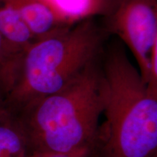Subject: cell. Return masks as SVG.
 <instances>
[{"label":"cell","mask_w":157,"mask_h":157,"mask_svg":"<svg viewBox=\"0 0 157 157\" xmlns=\"http://www.w3.org/2000/svg\"><path fill=\"white\" fill-rule=\"evenodd\" d=\"M106 84L103 113L90 157L157 154V94L151 93L119 39L101 56Z\"/></svg>","instance_id":"obj_1"},{"label":"cell","mask_w":157,"mask_h":157,"mask_svg":"<svg viewBox=\"0 0 157 157\" xmlns=\"http://www.w3.org/2000/svg\"><path fill=\"white\" fill-rule=\"evenodd\" d=\"M101 56L62 89L17 113L30 154L70 152L93 146L106 100Z\"/></svg>","instance_id":"obj_2"},{"label":"cell","mask_w":157,"mask_h":157,"mask_svg":"<svg viewBox=\"0 0 157 157\" xmlns=\"http://www.w3.org/2000/svg\"><path fill=\"white\" fill-rule=\"evenodd\" d=\"M106 34L95 19L89 18L34 41L17 63L5 109L17 114L62 89L101 56Z\"/></svg>","instance_id":"obj_3"},{"label":"cell","mask_w":157,"mask_h":157,"mask_svg":"<svg viewBox=\"0 0 157 157\" xmlns=\"http://www.w3.org/2000/svg\"><path fill=\"white\" fill-rule=\"evenodd\" d=\"M106 17V32L129 49L148 84L152 50L157 45V0H112Z\"/></svg>","instance_id":"obj_4"},{"label":"cell","mask_w":157,"mask_h":157,"mask_svg":"<svg viewBox=\"0 0 157 157\" xmlns=\"http://www.w3.org/2000/svg\"><path fill=\"white\" fill-rule=\"evenodd\" d=\"M36 40L68 25L48 0H10Z\"/></svg>","instance_id":"obj_5"},{"label":"cell","mask_w":157,"mask_h":157,"mask_svg":"<svg viewBox=\"0 0 157 157\" xmlns=\"http://www.w3.org/2000/svg\"><path fill=\"white\" fill-rule=\"evenodd\" d=\"M28 138L18 117L4 109L0 112V157H27Z\"/></svg>","instance_id":"obj_6"},{"label":"cell","mask_w":157,"mask_h":157,"mask_svg":"<svg viewBox=\"0 0 157 157\" xmlns=\"http://www.w3.org/2000/svg\"><path fill=\"white\" fill-rule=\"evenodd\" d=\"M68 25L96 15L105 16L112 0H48Z\"/></svg>","instance_id":"obj_7"},{"label":"cell","mask_w":157,"mask_h":157,"mask_svg":"<svg viewBox=\"0 0 157 157\" xmlns=\"http://www.w3.org/2000/svg\"><path fill=\"white\" fill-rule=\"evenodd\" d=\"M93 146H87L70 152H34L27 157H90Z\"/></svg>","instance_id":"obj_8"},{"label":"cell","mask_w":157,"mask_h":157,"mask_svg":"<svg viewBox=\"0 0 157 157\" xmlns=\"http://www.w3.org/2000/svg\"><path fill=\"white\" fill-rule=\"evenodd\" d=\"M5 109V94L0 83V112Z\"/></svg>","instance_id":"obj_9"},{"label":"cell","mask_w":157,"mask_h":157,"mask_svg":"<svg viewBox=\"0 0 157 157\" xmlns=\"http://www.w3.org/2000/svg\"><path fill=\"white\" fill-rule=\"evenodd\" d=\"M152 157H157V154H156V155H154V156H153Z\"/></svg>","instance_id":"obj_10"}]
</instances>
